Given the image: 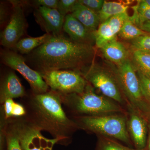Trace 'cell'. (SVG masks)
Here are the masks:
<instances>
[{"label": "cell", "mask_w": 150, "mask_h": 150, "mask_svg": "<svg viewBox=\"0 0 150 150\" xmlns=\"http://www.w3.org/2000/svg\"><path fill=\"white\" fill-rule=\"evenodd\" d=\"M94 54L91 45L77 43L62 34L52 35L45 43L29 54L38 71L73 70L90 62Z\"/></svg>", "instance_id": "cell-1"}, {"label": "cell", "mask_w": 150, "mask_h": 150, "mask_svg": "<svg viewBox=\"0 0 150 150\" xmlns=\"http://www.w3.org/2000/svg\"><path fill=\"white\" fill-rule=\"evenodd\" d=\"M28 120L40 129L47 131L58 142H66L77 124L68 118L62 106L59 94L53 91L34 94L28 105Z\"/></svg>", "instance_id": "cell-2"}, {"label": "cell", "mask_w": 150, "mask_h": 150, "mask_svg": "<svg viewBox=\"0 0 150 150\" xmlns=\"http://www.w3.org/2000/svg\"><path fill=\"white\" fill-rule=\"evenodd\" d=\"M58 94L62 103L75 112L83 115L91 116L127 112L121 105L104 96L96 93L93 88L88 84L82 93L66 95Z\"/></svg>", "instance_id": "cell-3"}, {"label": "cell", "mask_w": 150, "mask_h": 150, "mask_svg": "<svg viewBox=\"0 0 150 150\" xmlns=\"http://www.w3.org/2000/svg\"><path fill=\"white\" fill-rule=\"evenodd\" d=\"M75 122L79 128L94 133L97 136L118 140L129 145L132 144L127 129L126 113L81 115L76 117Z\"/></svg>", "instance_id": "cell-4"}, {"label": "cell", "mask_w": 150, "mask_h": 150, "mask_svg": "<svg viewBox=\"0 0 150 150\" xmlns=\"http://www.w3.org/2000/svg\"><path fill=\"white\" fill-rule=\"evenodd\" d=\"M83 69L81 74L86 81L98 89L103 95L126 106L128 103L113 73L93 64Z\"/></svg>", "instance_id": "cell-5"}, {"label": "cell", "mask_w": 150, "mask_h": 150, "mask_svg": "<svg viewBox=\"0 0 150 150\" xmlns=\"http://www.w3.org/2000/svg\"><path fill=\"white\" fill-rule=\"evenodd\" d=\"M38 72L52 91L60 94L82 93L88 84L79 71L52 70Z\"/></svg>", "instance_id": "cell-6"}, {"label": "cell", "mask_w": 150, "mask_h": 150, "mask_svg": "<svg viewBox=\"0 0 150 150\" xmlns=\"http://www.w3.org/2000/svg\"><path fill=\"white\" fill-rule=\"evenodd\" d=\"M128 104L139 110L145 99L142 94L137 70L129 59L120 65L113 73Z\"/></svg>", "instance_id": "cell-7"}, {"label": "cell", "mask_w": 150, "mask_h": 150, "mask_svg": "<svg viewBox=\"0 0 150 150\" xmlns=\"http://www.w3.org/2000/svg\"><path fill=\"white\" fill-rule=\"evenodd\" d=\"M1 56L4 64L18 72L26 80L33 94H40L48 92V86L40 73L30 68L21 55L15 51L5 50L1 52Z\"/></svg>", "instance_id": "cell-8"}, {"label": "cell", "mask_w": 150, "mask_h": 150, "mask_svg": "<svg viewBox=\"0 0 150 150\" xmlns=\"http://www.w3.org/2000/svg\"><path fill=\"white\" fill-rule=\"evenodd\" d=\"M16 133L22 150H53L58 143L55 139H48L41 130L27 120L13 122L11 124Z\"/></svg>", "instance_id": "cell-9"}, {"label": "cell", "mask_w": 150, "mask_h": 150, "mask_svg": "<svg viewBox=\"0 0 150 150\" xmlns=\"http://www.w3.org/2000/svg\"><path fill=\"white\" fill-rule=\"evenodd\" d=\"M11 3L13 8L10 18L1 33V45L8 49L14 48L24 34L26 26L23 7L16 1Z\"/></svg>", "instance_id": "cell-10"}, {"label": "cell", "mask_w": 150, "mask_h": 150, "mask_svg": "<svg viewBox=\"0 0 150 150\" xmlns=\"http://www.w3.org/2000/svg\"><path fill=\"white\" fill-rule=\"evenodd\" d=\"M127 126L132 143L138 150H144L147 145L148 120L131 105H126Z\"/></svg>", "instance_id": "cell-11"}, {"label": "cell", "mask_w": 150, "mask_h": 150, "mask_svg": "<svg viewBox=\"0 0 150 150\" xmlns=\"http://www.w3.org/2000/svg\"><path fill=\"white\" fill-rule=\"evenodd\" d=\"M131 16L128 12L115 16L101 23L95 33L96 46L100 48L108 42L116 39L123 24Z\"/></svg>", "instance_id": "cell-12"}, {"label": "cell", "mask_w": 150, "mask_h": 150, "mask_svg": "<svg viewBox=\"0 0 150 150\" xmlns=\"http://www.w3.org/2000/svg\"><path fill=\"white\" fill-rule=\"evenodd\" d=\"M34 15L36 21L46 33L52 35L61 34L65 18L57 9L38 7Z\"/></svg>", "instance_id": "cell-13"}, {"label": "cell", "mask_w": 150, "mask_h": 150, "mask_svg": "<svg viewBox=\"0 0 150 150\" xmlns=\"http://www.w3.org/2000/svg\"><path fill=\"white\" fill-rule=\"evenodd\" d=\"M63 29L71 40L77 43L91 45L95 40V33L88 30L71 14L65 17Z\"/></svg>", "instance_id": "cell-14"}, {"label": "cell", "mask_w": 150, "mask_h": 150, "mask_svg": "<svg viewBox=\"0 0 150 150\" xmlns=\"http://www.w3.org/2000/svg\"><path fill=\"white\" fill-rule=\"evenodd\" d=\"M25 95L23 86L15 73H8L3 80L0 89V102L3 103L6 100L22 97Z\"/></svg>", "instance_id": "cell-15"}, {"label": "cell", "mask_w": 150, "mask_h": 150, "mask_svg": "<svg viewBox=\"0 0 150 150\" xmlns=\"http://www.w3.org/2000/svg\"><path fill=\"white\" fill-rule=\"evenodd\" d=\"M71 14L92 32L95 33L100 24L98 13L82 4L79 1Z\"/></svg>", "instance_id": "cell-16"}, {"label": "cell", "mask_w": 150, "mask_h": 150, "mask_svg": "<svg viewBox=\"0 0 150 150\" xmlns=\"http://www.w3.org/2000/svg\"><path fill=\"white\" fill-rule=\"evenodd\" d=\"M100 48L106 59L117 65L121 64L129 59L128 50L123 43L116 38L105 43Z\"/></svg>", "instance_id": "cell-17"}, {"label": "cell", "mask_w": 150, "mask_h": 150, "mask_svg": "<svg viewBox=\"0 0 150 150\" xmlns=\"http://www.w3.org/2000/svg\"><path fill=\"white\" fill-rule=\"evenodd\" d=\"M131 2L104 1L101 10L98 13L100 23L118 15L127 12Z\"/></svg>", "instance_id": "cell-18"}, {"label": "cell", "mask_w": 150, "mask_h": 150, "mask_svg": "<svg viewBox=\"0 0 150 150\" xmlns=\"http://www.w3.org/2000/svg\"><path fill=\"white\" fill-rule=\"evenodd\" d=\"M51 34L46 33L41 36L36 37H28L19 40L14 49L21 54H29L38 47L47 41Z\"/></svg>", "instance_id": "cell-19"}, {"label": "cell", "mask_w": 150, "mask_h": 150, "mask_svg": "<svg viewBox=\"0 0 150 150\" xmlns=\"http://www.w3.org/2000/svg\"><path fill=\"white\" fill-rule=\"evenodd\" d=\"M133 60L137 71L150 79V54L134 51Z\"/></svg>", "instance_id": "cell-20"}, {"label": "cell", "mask_w": 150, "mask_h": 150, "mask_svg": "<svg viewBox=\"0 0 150 150\" xmlns=\"http://www.w3.org/2000/svg\"><path fill=\"white\" fill-rule=\"evenodd\" d=\"M150 34L145 32L136 25L131 19L128 20L123 24L118 35L125 40H133L142 35Z\"/></svg>", "instance_id": "cell-21"}, {"label": "cell", "mask_w": 150, "mask_h": 150, "mask_svg": "<svg viewBox=\"0 0 150 150\" xmlns=\"http://www.w3.org/2000/svg\"><path fill=\"white\" fill-rule=\"evenodd\" d=\"M133 22L138 27H140L145 22L150 21V6L143 1H138V4L133 7Z\"/></svg>", "instance_id": "cell-22"}, {"label": "cell", "mask_w": 150, "mask_h": 150, "mask_svg": "<svg viewBox=\"0 0 150 150\" xmlns=\"http://www.w3.org/2000/svg\"><path fill=\"white\" fill-rule=\"evenodd\" d=\"M98 137L97 150H138L125 146L113 139L102 136H98Z\"/></svg>", "instance_id": "cell-23"}, {"label": "cell", "mask_w": 150, "mask_h": 150, "mask_svg": "<svg viewBox=\"0 0 150 150\" xmlns=\"http://www.w3.org/2000/svg\"><path fill=\"white\" fill-rule=\"evenodd\" d=\"M134 51L150 54V34L142 35L131 40Z\"/></svg>", "instance_id": "cell-24"}, {"label": "cell", "mask_w": 150, "mask_h": 150, "mask_svg": "<svg viewBox=\"0 0 150 150\" xmlns=\"http://www.w3.org/2000/svg\"><path fill=\"white\" fill-rule=\"evenodd\" d=\"M7 150H22L16 133L10 125L6 132Z\"/></svg>", "instance_id": "cell-25"}, {"label": "cell", "mask_w": 150, "mask_h": 150, "mask_svg": "<svg viewBox=\"0 0 150 150\" xmlns=\"http://www.w3.org/2000/svg\"><path fill=\"white\" fill-rule=\"evenodd\" d=\"M79 1L76 0H59L57 9L63 16L72 13Z\"/></svg>", "instance_id": "cell-26"}, {"label": "cell", "mask_w": 150, "mask_h": 150, "mask_svg": "<svg viewBox=\"0 0 150 150\" xmlns=\"http://www.w3.org/2000/svg\"><path fill=\"white\" fill-rule=\"evenodd\" d=\"M139 79L142 94L146 101L150 103V79L137 71Z\"/></svg>", "instance_id": "cell-27"}, {"label": "cell", "mask_w": 150, "mask_h": 150, "mask_svg": "<svg viewBox=\"0 0 150 150\" xmlns=\"http://www.w3.org/2000/svg\"><path fill=\"white\" fill-rule=\"evenodd\" d=\"M104 1L103 0H80L79 2L94 11L98 13L102 8Z\"/></svg>", "instance_id": "cell-28"}, {"label": "cell", "mask_w": 150, "mask_h": 150, "mask_svg": "<svg viewBox=\"0 0 150 150\" xmlns=\"http://www.w3.org/2000/svg\"><path fill=\"white\" fill-rule=\"evenodd\" d=\"M58 0H37L34 1L38 7H44L48 8L57 9L58 7Z\"/></svg>", "instance_id": "cell-29"}, {"label": "cell", "mask_w": 150, "mask_h": 150, "mask_svg": "<svg viewBox=\"0 0 150 150\" xmlns=\"http://www.w3.org/2000/svg\"><path fill=\"white\" fill-rule=\"evenodd\" d=\"M26 109L24 106L20 103L15 102L12 112V117H21L26 115Z\"/></svg>", "instance_id": "cell-30"}, {"label": "cell", "mask_w": 150, "mask_h": 150, "mask_svg": "<svg viewBox=\"0 0 150 150\" xmlns=\"http://www.w3.org/2000/svg\"><path fill=\"white\" fill-rule=\"evenodd\" d=\"M15 102L13 99L6 100L4 103L5 117L6 119L12 117V112Z\"/></svg>", "instance_id": "cell-31"}, {"label": "cell", "mask_w": 150, "mask_h": 150, "mask_svg": "<svg viewBox=\"0 0 150 150\" xmlns=\"http://www.w3.org/2000/svg\"><path fill=\"white\" fill-rule=\"evenodd\" d=\"M139 112L148 120L150 121V103L144 100Z\"/></svg>", "instance_id": "cell-32"}, {"label": "cell", "mask_w": 150, "mask_h": 150, "mask_svg": "<svg viewBox=\"0 0 150 150\" xmlns=\"http://www.w3.org/2000/svg\"><path fill=\"white\" fill-rule=\"evenodd\" d=\"M7 11L5 6L3 4H1V9H0V22L1 25H2L4 23L7 18Z\"/></svg>", "instance_id": "cell-33"}, {"label": "cell", "mask_w": 150, "mask_h": 150, "mask_svg": "<svg viewBox=\"0 0 150 150\" xmlns=\"http://www.w3.org/2000/svg\"><path fill=\"white\" fill-rule=\"evenodd\" d=\"M139 28L145 32L150 34V21L144 23L142 24Z\"/></svg>", "instance_id": "cell-34"}, {"label": "cell", "mask_w": 150, "mask_h": 150, "mask_svg": "<svg viewBox=\"0 0 150 150\" xmlns=\"http://www.w3.org/2000/svg\"><path fill=\"white\" fill-rule=\"evenodd\" d=\"M147 146L148 150H150V121L148 120V134Z\"/></svg>", "instance_id": "cell-35"}, {"label": "cell", "mask_w": 150, "mask_h": 150, "mask_svg": "<svg viewBox=\"0 0 150 150\" xmlns=\"http://www.w3.org/2000/svg\"><path fill=\"white\" fill-rule=\"evenodd\" d=\"M143 1L148 5L150 6V0H142Z\"/></svg>", "instance_id": "cell-36"}]
</instances>
